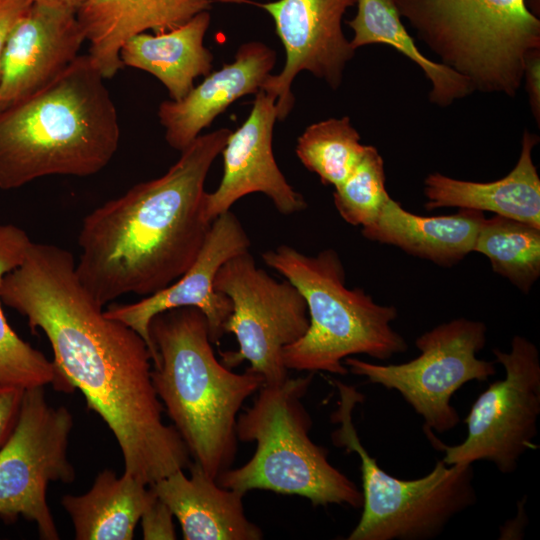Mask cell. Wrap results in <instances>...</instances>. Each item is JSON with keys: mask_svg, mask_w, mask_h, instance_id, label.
I'll return each mask as SVG.
<instances>
[{"mask_svg": "<svg viewBox=\"0 0 540 540\" xmlns=\"http://www.w3.org/2000/svg\"><path fill=\"white\" fill-rule=\"evenodd\" d=\"M68 250L32 243L24 261L0 283L3 304L46 335L59 376V391L78 389L87 406L113 433L124 472L151 486L187 468L190 454L151 378L152 357L144 339L106 316L79 280Z\"/></svg>", "mask_w": 540, "mask_h": 540, "instance_id": "obj_1", "label": "cell"}, {"mask_svg": "<svg viewBox=\"0 0 540 540\" xmlns=\"http://www.w3.org/2000/svg\"><path fill=\"white\" fill-rule=\"evenodd\" d=\"M231 130L200 134L161 177L141 182L90 212L78 244L77 276L103 307L129 293L149 296L195 261L210 230L204 185Z\"/></svg>", "mask_w": 540, "mask_h": 540, "instance_id": "obj_2", "label": "cell"}, {"mask_svg": "<svg viewBox=\"0 0 540 540\" xmlns=\"http://www.w3.org/2000/svg\"><path fill=\"white\" fill-rule=\"evenodd\" d=\"M88 54L51 83L0 110V189L105 168L120 140L116 106Z\"/></svg>", "mask_w": 540, "mask_h": 540, "instance_id": "obj_3", "label": "cell"}, {"mask_svg": "<svg viewBox=\"0 0 540 540\" xmlns=\"http://www.w3.org/2000/svg\"><path fill=\"white\" fill-rule=\"evenodd\" d=\"M149 333L156 394L193 461L216 480L236 454L238 412L265 379L248 369L234 373L216 359L207 319L197 308L155 315Z\"/></svg>", "mask_w": 540, "mask_h": 540, "instance_id": "obj_4", "label": "cell"}, {"mask_svg": "<svg viewBox=\"0 0 540 540\" xmlns=\"http://www.w3.org/2000/svg\"><path fill=\"white\" fill-rule=\"evenodd\" d=\"M261 258L300 291L307 305L306 333L283 351L287 369L346 375L347 357L364 354L388 360L407 350L405 339L391 325L397 309L376 303L360 288H347L335 250L309 256L283 244Z\"/></svg>", "mask_w": 540, "mask_h": 540, "instance_id": "obj_5", "label": "cell"}, {"mask_svg": "<svg viewBox=\"0 0 540 540\" xmlns=\"http://www.w3.org/2000/svg\"><path fill=\"white\" fill-rule=\"evenodd\" d=\"M313 372L264 384L251 407L237 417L236 436L256 442L252 458L220 473L216 482L245 495L253 489L307 498L314 506H362V492L328 460V451L309 437L310 414L301 399Z\"/></svg>", "mask_w": 540, "mask_h": 540, "instance_id": "obj_6", "label": "cell"}, {"mask_svg": "<svg viewBox=\"0 0 540 540\" xmlns=\"http://www.w3.org/2000/svg\"><path fill=\"white\" fill-rule=\"evenodd\" d=\"M417 38L484 93L514 97L529 55L540 50V21L526 0H394Z\"/></svg>", "mask_w": 540, "mask_h": 540, "instance_id": "obj_7", "label": "cell"}, {"mask_svg": "<svg viewBox=\"0 0 540 540\" xmlns=\"http://www.w3.org/2000/svg\"><path fill=\"white\" fill-rule=\"evenodd\" d=\"M339 393L331 419L339 426L332 443L360 459L362 514L348 540H429L450 520L476 503L473 464L438 460L426 475L406 480L383 470L363 446L353 411L364 396L355 387L331 380Z\"/></svg>", "mask_w": 540, "mask_h": 540, "instance_id": "obj_8", "label": "cell"}, {"mask_svg": "<svg viewBox=\"0 0 540 540\" xmlns=\"http://www.w3.org/2000/svg\"><path fill=\"white\" fill-rule=\"evenodd\" d=\"M481 321L457 318L421 334L420 354L401 364H377L347 357L351 373L371 384L397 391L422 417L423 430L445 433L460 422L452 396L470 381H486L496 373L494 362L477 358L486 343Z\"/></svg>", "mask_w": 540, "mask_h": 540, "instance_id": "obj_9", "label": "cell"}, {"mask_svg": "<svg viewBox=\"0 0 540 540\" xmlns=\"http://www.w3.org/2000/svg\"><path fill=\"white\" fill-rule=\"evenodd\" d=\"M505 377L491 383L472 404L464 422L467 436L446 445L433 431H424L432 446L444 453L447 465L489 461L503 474H511L528 450L537 449L540 415V359L534 343L515 335L510 351L492 350Z\"/></svg>", "mask_w": 540, "mask_h": 540, "instance_id": "obj_10", "label": "cell"}, {"mask_svg": "<svg viewBox=\"0 0 540 540\" xmlns=\"http://www.w3.org/2000/svg\"><path fill=\"white\" fill-rule=\"evenodd\" d=\"M214 289L228 296L232 313L224 330L235 335L239 348L220 352L221 362L234 368L244 361L265 384L286 380L284 349L307 331L304 297L287 279L278 281L257 266L249 251L227 260L217 271Z\"/></svg>", "mask_w": 540, "mask_h": 540, "instance_id": "obj_11", "label": "cell"}, {"mask_svg": "<svg viewBox=\"0 0 540 540\" xmlns=\"http://www.w3.org/2000/svg\"><path fill=\"white\" fill-rule=\"evenodd\" d=\"M73 416L52 406L44 387L25 389L16 424L0 447V518L19 516L34 523L44 540L59 533L47 502L50 482L71 483L76 472L68 459Z\"/></svg>", "mask_w": 540, "mask_h": 540, "instance_id": "obj_12", "label": "cell"}, {"mask_svg": "<svg viewBox=\"0 0 540 540\" xmlns=\"http://www.w3.org/2000/svg\"><path fill=\"white\" fill-rule=\"evenodd\" d=\"M246 3L264 9L273 19L285 49V65L269 75L261 89L276 97L277 120H284L294 105L291 84L297 74L308 71L337 89L355 49L342 30V18L357 0H219Z\"/></svg>", "mask_w": 540, "mask_h": 540, "instance_id": "obj_13", "label": "cell"}, {"mask_svg": "<svg viewBox=\"0 0 540 540\" xmlns=\"http://www.w3.org/2000/svg\"><path fill=\"white\" fill-rule=\"evenodd\" d=\"M250 239L239 219L228 211L215 218L192 265L176 281L138 302L113 304L106 316L136 331L146 342L152 357L156 353L149 333L152 318L178 307H194L206 317L212 344L218 345L225 334V324L232 313L228 296L214 289L219 268L230 258L249 251Z\"/></svg>", "mask_w": 540, "mask_h": 540, "instance_id": "obj_14", "label": "cell"}, {"mask_svg": "<svg viewBox=\"0 0 540 540\" xmlns=\"http://www.w3.org/2000/svg\"><path fill=\"white\" fill-rule=\"evenodd\" d=\"M277 120L275 95L260 89L247 119L231 131L221 151L223 175L214 192L204 195V213L212 222L251 193H263L278 212L291 215L307 203L286 180L273 154L272 137Z\"/></svg>", "mask_w": 540, "mask_h": 540, "instance_id": "obj_15", "label": "cell"}, {"mask_svg": "<svg viewBox=\"0 0 540 540\" xmlns=\"http://www.w3.org/2000/svg\"><path fill=\"white\" fill-rule=\"evenodd\" d=\"M85 41L76 12L31 3L13 27L5 45L0 110L56 79L79 56Z\"/></svg>", "mask_w": 540, "mask_h": 540, "instance_id": "obj_16", "label": "cell"}, {"mask_svg": "<svg viewBox=\"0 0 540 540\" xmlns=\"http://www.w3.org/2000/svg\"><path fill=\"white\" fill-rule=\"evenodd\" d=\"M276 52L262 42L243 43L234 60L210 72L181 100H165L158 108L165 139L183 151L203 129L237 99L256 94L270 75Z\"/></svg>", "mask_w": 540, "mask_h": 540, "instance_id": "obj_17", "label": "cell"}, {"mask_svg": "<svg viewBox=\"0 0 540 540\" xmlns=\"http://www.w3.org/2000/svg\"><path fill=\"white\" fill-rule=\"evenodd\" d=\"M214 0H87L77 12L89 43L88 55L105 78L123 68L120 50L130 37L159 33L211 9Z\"/></svg>", "mask_w": 540, "mask_h": 540, "instance_id": "obj_18", "label": "cell"}, {"mask_svg": "<svg viewBox=\"0 0 540 540\" xmlns=\"http://www.w3.org/2000/svg\"><path fill=\"white\" fill-rule=\"evenodd\" d=\"M150 487L178 520L184 540H259L261 529L245 515L243 493L220 486L191 462Z\"/></svg>", "mask_w": 540, "mask_h": 540, "instance_id": "obj_19", "label": "cell"}, {"mask_svg": "<svg viewBox=\"0 0 540 540\" xmlns=\"http://www.w3.org/2000/svg\"><path fill=\"white\" fill-rule=\"evenodd\" d=\"M538 140V136L525 131L515 167L496 181L473 182L429 174L424 180L425 208L489 211L540 228V178L532 160Z\"/></svg>", "mask_w": 540, "mask_h": 540, "instance_id": "obj_20", "label": "cell"}, {"mask_svg": "<svg viewBox=\"0 0 540 540\" xmlns=\"http://www.w3.org/2000/svg\"><path fill=\"white\" fill-rule=\"evenodd\" d=\"M485 219L483 212L471 209L446 216H420L389 196L376 219L362 227V235L447 267L473 252Z\"/></svg>", "mask_w": 540, "mask_h": 540, "instance_id": "obj_21", "label": "cell"}, {"mask_svg": "<svg viewBox=\"0 0 540 540\" xmlns=\"http://www.w3.org/2000/svg\"><path fill=\"white\" fill-rule=\"evenodd\" d=\"M210 21L209 11H203L174 29L136 34L121 47V63L150 73L166 87L171 100H181L197 77L212 70L213 54L204 46Z\"/></svg>", "mask_w": 540, "mask_h": 540, "instance_id": "obj_22", "label": "cell"}, {"mask_svg": "<svg viewBox=\"0 0 540 540\" xmlns=\"http://www.w3.org/2000/svg\"><path fill=\"white\" fill-rule=\"evenodd\" d=\"M156 498L150 486L130 474L117 476L104 469L91 488L66 494L61 504L69 515L77 540H132L144 510Z\"/></svg>", "mask_w": 540, "mask_h": 540, "instance_id": "obj_23", "label": "cell"}, {"mask_svg": "<svg viewBox=\"0 0 540 540\" xmlns=\"http://www.w3.org/2000/svg\"><path fill=\"white\" fill-rule=\"evenodd\" d=\"M357 13L347 24L354 32L353 49L389 45L417 64L430 81L429 100L441 107L474 92L470 82L448 66L427 58L408 34L394 0H357Z\"/></svg>", "mask_w": 540, "mask_h": 540, "instance_id": "obj_24", "label": "cell"}, {"mask_svg": "<svg viewBox=\"0 0 540 540\" xmlns=\"http://www.w3.org/2000/svg\"><path fill=\"white\" fill-rule=\"evenodd\" d=\"M33 241L20 227L0 224V283L25 259ZM0 298V385L29 389L53 385L59 376L53 361L21 339L7 322Z\"/></svg>", "mask_w": 540, "mask_h": 540, "instance_id": "obj_25", "label": "cell"}, {"mask_svg": "<svg viewBox=\"0 0 540 540\" xmlns=\"http://www.w3.org/2000/svg\"><path fill=\"white\" fill-rule=\"evenodd\" d=\"M473 252L486 256L497 274L529 293L540 276V228L495 215L485 219Z\"/></svg>", "mask_w": 540, "mask_h": 540, "instance_id": "obj_26", "label": "cell"}, {"mask_svg": "<svg viewBox=\"0 0 540 540\" xmlns=\"http://www.w3.org/2000/svg\"><path fill=\"white\" fill-rule=\"evenodd\" d=\"M366 145L350 118H330L308 126L299 136L296 155L325 185L339 186L361 159Z\"/></svg>", "mask_w": 540, "mask_h": 540, "instance_id": "obj_27", "label": "cell"}, {"mask_svg": "<svg viewBox=\"0 0 540 540\" xmlns=\"http://www.w3.org/2000/svg\"><path fill=\"white\" fill-rule=\"evenodd\" d=\"M388 197L383 159L375 147L366 145L352 172L335 187V208L348 224L365 227L376 219Z\"/></svg>", "mask_w": 540, "mask_h": 540, "instance_id": "obj_28", "label": "cell"}, {"mask_svg": "<svg viewBox=\"0 0 540 540\" xmlns=\"http://www.w3.org/2000/svg\"><path fill=\"white\" fill-rule=\"evenodd\" d=\"M174 515L170 508L157 497L144 510L140 522L145 540H174L176 531Z\"/></svg>", "mask_w": 540, "mask_h": 540, "instance_id": "obj_29", "label": "cell"}, {"mask_svg": "<svg viewBox=\"0 0 540 540\" xmlns=\"http://www.w3.org/2000/svg\"><path fill=\"white\" fill-rule=\"evenodd\" d=\"M23 389L0 385V447L10 436L20 410Z\"/></svg>", "mask_w": 540, "mask_h": 540, "instance_id": "obj_30", "label": "cell"}, {"mask_svg": "<svg viewBox=\"0 0 540 540\" xmlns=\"http://www.w3.org/2000/svg\"><path fill=\"white\" fill-rule=\"evenodd\" d=\"M30 5L27 0H0V76L8 36Z\"/></svg>", "mask_w": 540, "mask_h": 540, "instance_id": "obj_31", "label": "cell"}, {"mask_svg": "<svg viewBox=\"0 0 540 540\" xmlns=\"http://www.w3.org/2000/svg\"><path fill=\"white\" fill-rule=\"evenodd\" d=\"M531 111L539 126L540 123V50L532 52L527 58L524 78Z\"/></svg>", "mask_w": 540, "mask_h": 540, "instance_id": "obj_32", "label": "cell"}, {"mask_svg": "<svg viewBox=\"0 0 540 540\" xmlns=\"http://www.w3.org/2000/svg\"><path fill=\"white\" fill-rule=\"evenodd\" d=\"M30 3L42 4L51 7L68 9L78 12L79 9L87 2V0H27Z\"/></svg>", "mask_w": 540, "mask_h": 540, "instance_id": "obj_33", "label": "cell"}]
</instances>
